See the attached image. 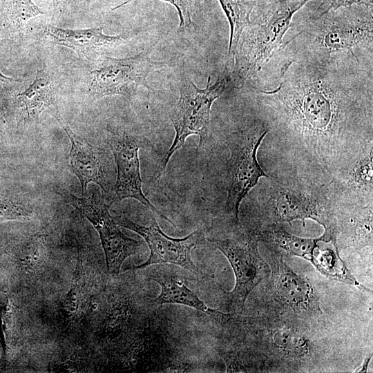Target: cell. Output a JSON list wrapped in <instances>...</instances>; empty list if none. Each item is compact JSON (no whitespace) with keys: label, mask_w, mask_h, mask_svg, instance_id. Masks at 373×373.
Returning <instances> with one entry per match:
<instances>
[{"label":"cell","mask_w":373,"mask_h":373,"mask_svg":"<svg viewBox=\"0 0 373 373\" xmlns=\"http://www.w3.org/2000/svg\"><path fill=\"white\" fill-rule=\"evenodd\" d=\"M249 87L271 131L274 162L327 175L373 144V70L287 62Z\"/></svg>","instance_id":"obj_1"},{"label":"cell","mask_w":373,"mask_h":373,"mask_svg":"<svg viewBox=\"0 0 373 373\" xmlns=\"http://www.w3.org/2000/svg\"><path fill=\"white\" fill-rule=\"evenodd\" d=\"M298 12L271 62L373 70V6L341 7L315 18Z\"/></svg>","instance_id":"obj_2"},{"label":"cell","mask_w":373,"mask_h":373,"mask_svg":"<svg viewBox=\"0 0 373 373\" xmlns=\"http://www.w3.org/2000/svg\"><path fill=\"white\" fill-rule=\"evenodd\" d=\"M274 164L261 178L245 202L249 229L258 231L273 223L312 219L336 239L338 200L331 177L283 164Z\"/></svg>","instance_id":"obj_3"},{"label":"cell","mask_w":373,"mask_h":373,"mask_svg":"<svg viewBox=\"0 0 373 373\" xmlns=\"http://www.w3.org/2000/svg\"><path fill=\"white\" fill-rule=\"evenodd\" d=\"M314 0H260L227 65L234 88L243 87L280 50L294 15Z\"/></svg>","instance_id":"obj_4"},{"label":"cell","mask_w":373,"mask_h":373,"mask_svg":"<svg viewBox=\"0 0 373 373\" xmlns=\"http://www.w3.org/2000/svg\"><path fill=\"white\" fill-rule=\"evenodd\" d=\"M251 112L224 137L229 156L221 166L220 185L226 193L223 212L239 222L242 200L259 180L268 177L258 160V151L271 131L269 121L254 95Z\"/></svg>","instance_id":"obj_5"},{"label":"cell","mask_w":373,"mask_h":373,"mask_svg":"<svg viewBox=\"0 0 373 373\" xmlns=\"http://www.w3.org/2000/svg\"><path fill=\"white\" fill-rule=\"evenodd\" d=\"M231 88L233 86L230 71L227 66L213 84L211 83L209 76L204 88H198L187 75L182 76L179 99L169 115L175 135L171 146L159 162L153 180L159 179L165 171L171 157L183 146L189 136H199L198 149L206 144L209 137L211 106Z\"/></svg>","instance_id":"obj_6"},{"label":"cell","mask_w":373,"mask_h":373,"mask_svg":"<svg viewBox=\"0 0 373 373\" xmlns=\"http://www.w3.org/2000/svg\"><path fill=\"white\" fill-rule=\"evenodd\" d=\"M154 46L155 44L137 55L125 58L102 55L90 71L88 92L91 99L115 95L131 99L140 87L153 90L148 84L149 75L173 66L178 58L155 61L151 58Z\"/></svg>","instance_id":"obj_7"},{"label":"cell","mask_w":373,"mask_h":373,"mask_svg":"<svg viewBox=\"0 0 373 373\" xmlns=\"http://www.w3.org/2000/svg\"><path fill=\"white\" fill-rule=\"evenodd\" d=\"M207 241L225 256L232 267L236 284L229 294L230 303L235 309H242L249 293L266 274V263L258 251L256 233L247 229L233 238H208Z\"/></svg>","instance_id":"obj_8"},{"label":"cell","mask_w":373,"mask_h":373,"mask_svg":"<svg viewBox=\"0 0 373 373\" xmlns=\"http://www.w3.org/2000/svg\"><path fill=\"white\" fill-rule=\"evenodd\" d=\"M66 199L83 215L97 231L105 254L106 269L112 275L118 274L124 261L137 254L142 246L137 241L126 236L109 213V205L103 195L95 191L89 197L78 198L64 192Z\"/></svg>","instance_id":"obj_9"},{"label":"cell","mask_w":373,"mask_h":373,"mask_svg":"<svg viewBox=\"0 0 373 373\" xmlns=\"http://www.w3.org/2000/svg\"><path fill=\"white\" fill-rule=\"evenodd\" d=\"M114 220L118 225L140 235L150 249L148 259L132 269H142L156 264H172L198 273L191 258V251L204 238L202 229L196 230L183 238H173L162 231L154 217L149 226L140 224L124 216H117Z\"/></svg>","instance_id":"obj_10"},{"label":"cell","mask_w":373,"mask_h":373,"mask_svg":"<svg viewBox=\"0 0 373 373\" xmlns=\"http://www.w3.org/2000/svg\"><path fill=\"white\" fill-rule=\"evenodd\" d=\"M108 145L117 166V178L113 187L115 198L113 202H120L126 198L135 199L174 225L143 193L139 159L141 146L139 141L126 133H113L108 140Z\"/></svg>","instance_id":"obj_11"},{"label":"cell","mask_w":373,"mask_h":373,"mask_svg":"<svg viewBox=\"0 0 373 373\" xmlns=\"http://www.w3.org/2000/svg\"><path fill=\"white\" fill-rule=\"evenodd\" d=\"M62 128L70 142L68 157L69 170L78 178L81 184L82 194L87 191L90 182L99 185L108 192L111 188V161L108 153L101 147L90 144L86 139L74 133L68 125Z\"/></svg>","instance_id":"obj_12"},{"label":"cell","mask_w":373,"mask_h":373,"mask_svg":"<svg viewBox=\"0 0 373 373\" xmlns=\"http://www.w3.org/2000/svg\"><path fill=\"white\" fill-rule=\"evenodd\" d=\"M332 180L339 202L373 203V144L359 153Z\"/></svg>","instance_id":"obj_13"},{"label":"cell","mask_w":373,"mask_h":373,"mask_svg":"<svg viewBox=\"0 0 373 373\" xmlns=\"http://www.w3.org/2000/svg\"><path fill=\"white\" fill-rule=\"evenodd\" d=\"M43 35L48 42L69 48L79 57L115 47L127 39L125 35H106L102 27L71 30L47 25L43 28Z\"/></svg>","instance_id":"obj_14"},{"label":"cell","mask_w":373,"mask_h":373,"mask_svg":"<svg viewBox=\"0 0 373 373\" xmlns=\"http://www.w3.org/2000/svg\"><path fill=\"white\" fill-rule=\"evenodd\" d=\"M373 203L340 202L336 211V240L345 247L361 248L372 244Z\"/></svg>","instance_id":"obj_15"},{"label":"cell","mask_w":373,"mask_h":373,"mask_svg":"<svg viewBox=\"0 0 373 373\" xmlns=\"http://www.w3.org/2000/svg\"><path fill=\"white\" fill-rule=\"evenodd\" d=\"M271 281L276 300L283 307L298 313L316 309V296L310 283L283 261L273 269Z\"/></svg>","instance_id":"obj_16"},{"label":"cell","mask_w":373,"mask_h":373,"mask_svg":"<svg viewBox=\"0 0 373 373\" xmlns=\"http://www.w3.org/2000/svg\"><path fill=\"white\" fill-rule=\"evenodd\" d=\"M161 288L158 296L153 301L155 305L179 304L204 312L222 323L226 314L208 307L195 292L186 286L182 279L168 271H156L150 276Z\"/></svg>","instance_id":"obj_17"},{"label":"cell","mask_w":373,"mask_h":373,"mask_svg":"<svg viewBox=\"0 0 373 373\" xmlns=\"http://www.w3.org/2000/svg\"><path fill=\"white\" fill-rule=\"evenodd\" d=\"M24 121L32 122L47 108L56 104V93L52 79L46 66L38 70L33 82L16 96Z\"/></svg>","instance_id":"obj_18"},{"label":"cell","mask_w":373,"mask_h":373,"mask_svg":"<svg viewBox=\"0 0 373 373\" xmlns=\"http://www.w3.org/2000/svg\"><path fill=\"white\" fill-rule=\"evenodd\" d=\"M256 233L258 240L262 241L271 251L309 261L320 239L296 236L289 233L281 223L271 224Z\"/></svg>","instance_id":"obj_19"},{"label":"cell","mask_w":373,"mask_h":373,"mask_svg":"<svg viewBox=\"0 0 373 373\" xmlns=\"http://www.w3.org/2000/svg\"><path fill=\"white\" fill-rule=\"evenodd\" d=\"M310 262L323 274L337 280L361 286L347 269L340 258L336 241L326 240L322 236Z\"/></svg>","instance_id":"obj_20"},{"label":"cell","mask_w":373,"mask_h":373,"mask_svg":"<svg viewBox=\"0 0 373 373\" xmlns=\"http://www.w3.org/2000/svg\"><path fill=\"white\" fill-rule=\"evenodd\" d=\"M229 24L230 34L227 64L232 60L242 30L249 25L251 15L260 0H218Z\"/></svg>","instance_id":"obj_21"},{"label":"cell","mask_w":373,"mask_h":373,"mask_svg":"<svg viewBox=\"0 0 373 373\" xmlns=\"http://www.w3.org/2000/svg\"><path fill=\"white\" fill-rule=\"evenodd\" d=\"M45 12L32 0H0V22L12 35H20L26 23Z\"/></svg>","instance_id":"obj_22"},{"label":"cell","mask_w":373,"mask_h":373,"mask_svg":"<svg viewBox=\"0 0 373 373\" xmlns=\"http://www.w3.org/2000/svg\"><path fill=\"white\" fill-rule=\"evenodd\" d=\"M84 276L82 262L78 260L73 283L61 306L64 318L68 321L80 318L86 309V293Z\"/></svg>","instance_id":"obj_23"},{"label":"cell","mask_w":373,"mask_h":373,"mask_svg":"<svg viewBox=\"0 0 373 373\" xmlns=\"http://www.w3.org/2000/svg\"><path fill=\"white\" fill-rule=\"evenodd\" d=\"M46 248L41 236L31 237L23 244L19 253V259L23 268L35 271L40 267L46 259Z\"/></svg>","instance_id":"obj_24"},{"label":"cell","mask_w":373,"mask_h":373,"mask_svg":"<svg viewBox=\"0 0 373 373\" xmlns=\"http://www.w3.org/2000/svg\"><path fill=\"white\" fill-rule=\"evenodd\" d=\"M134 0H126L112 8V10L131 3ZM173 5L177 10L179 17V30H189L192 28L195 20L200 10V0H162Z\"/></svg>","instance_id":"obj_25"},{"label":"cell","mask_w":373,"mask_h":373,"mask_svg":"<svg viewBox=\"0 0 373 373\" xmlns=\"http://www.w3.org/2000/svg\"><path fill=\"white\" fill-rule=\"evenodd\" d=\"M35 216L34 207L18 200L0 197V222L7 220H27Z\"/></svg>","instance_id":"obj_26"},{"label":"cell","mask_w":373,"mask_h":373,"mask_svg":"<svg viewBox=\"0 0 373 373\" xmlns=\"http://www.w3.org/2000/svg\"><path fill=\"white\" fill-rule=\"evenodd\" d=\"M316 4L307 8L303 12L310 17H318L321 15L341 7L354 5L373 6V0H314Z\"/></svg>","instance_id":"obj_27"},{"label":"cell","mask_w":373,"mask_h":373,"mask_svg":"<svg viewBox=\"0 0 373 373\" xmlns=\"http://www.w3.org/2000/svg\"><path fill=\"white\" fill-rule=\"evenodd\" d=\"M78 0H52L54 17L60 18L68 12Z\"/></svg>","instance_id":"obj_28"},{"label":"cell","mask_w":373,"mask_h":373,"mask_svg":"<svg viewBox=\"0 0 373 373\" xmlns=\"http://www.w3.org/2000/svg\"><path fill=\"white\" fill-rule=\"evenodd\" d=\"M17 80L6 77L0 72V91L7 88L9 86Z\"/></svg>","instance_id":"obj_29"}]
</instances>
